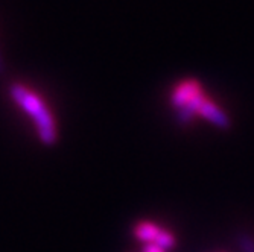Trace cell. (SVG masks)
I'll use <instances>...</instances> for the list:
<instances>
[{"mask_svg":"<svg viewBox=\"0 0 254 252\" xmlns=\"http://www.w3.org/2000/svg\"><path fill=\"white\" fill-rule=\"evenodd\" d=\"M157 246H160L161 249H171V248H174L175 246V237H174V234L172 233H169V231H166V230H161L160 231V234H158V237H157V240L154 242Z\"/></svg>","mask_w":254,"mask_h":252,"instance_id":"5","label":"cell"},{"mask_svg":"<svg viewBox=\"0 0 254 252\" xmlns=\"http://www.w3.org/2000/svg\"><path fill=\"white\" fill-rule=\"evenodd\" d=\"M142 252H166V251L161 249L160 246H157L155 243H148V245H143Z\"/></svg>","mask_w":254,"mask_h":252,"instance_id":"7","label":"cell"},{"mask_svg":"<svg viewBox=\"0 0 254 252\" xmlns=\"http://www.w3.org/2000/svg\"><path fill=\"white\" fill-rule=\"evenodd\" d=\"M239 246L242 252H254V240L247 234H242L239 237Z\"/></svg>","mask_w":254,"mask_h":252,"instance_id":"6","label":"cell"},{"mask_svg":"<svg viewBox=\"0 0 254 252\" xmlns=\"http://www.w3.org/2000/svg\"><path fill=\"white\" fill-rule=\"evenodd\" d=\"M198 114H199L201 117H204L209 122H212L213 125H216L218 128H221V129H228L230 128V120L225 116V112L219 106H216L213 102H210V101L205 99V102L201 105Z\"/></svg>","mask_w":254,"mask_h":252,"instance_id":"3","label":"cell"},{"mask_svg":"<svg viewBox=\"0 0 254 252\" xmlns=\"http://www.w3.org/2000/svg\"><path fill=\"white\" fill-rule=\"evenodd\" d=\"M161 231V228L157 225V223H152V222H138L134 228V236L137 240L143 242V245H148V243H154L158 237Z\"/></svg>","mask_w":254,"mask_h":252,"instance_id":"4","label":"cell"},{"mask_svg":"<svg viewBox=\"0 0 254 252\" xmlns=\"http://www.w3.org/2000/svg\"><path fill=\"white\" fill-rule=\"evenodd\" d=\"M199 95H202L201 87L196 81H184L181 84H178L174 90V93L171 96V102L175 108H183L186 106L190 101H193L195 98H198Z\"/></svg>","mask_w":254,"mask_h":252,"instance_id":"2","label":"cell"},{"mask_svg":"<svg viewBox=\"0 0 254 252\" xmlns=\"http://www.w3.org/2000/svg\"><path fill=\"white\" fill-rule=\"evenodd\" d=\"M9 96L34 120L40 142L46 146L55 145L58 139L57 123L51 109L43 102V99L37 93H34L32 90L21 84L9 85Z\"/></svg>","mask_w":254,"mask_h":252,"instance_id":"1","label":"cell"},{"mask_svg":"<svg viewBox=\"0 0 254 252\" xmlns=\"http://www.w3.org/2000/svg\"><path fill=\"white\" fill-rule=\"evenodd\" d=\"M3 72H5V62H3L2 55H0V75H3Z\"/></svg>","mask_w":254,"mask_h":252,"instance_id":"8","label":"cell"}]
</instances>
